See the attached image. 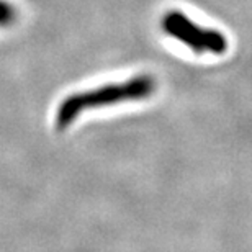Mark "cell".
I'll return each instance as SVG.
<instances>
[{
  "instance_id": "7a4b0ae2",
  "label": "cell",
  "mask_w": 252,
  "mask_h": 252,
  "mask_svg": "<svg viewBox=\"0 0 252 252\" xmlns=\"http://www.w3.org/2000/svg\"><path fill=\"white\" fill-rule=\"evenodd\" d=\"M160 27L165 34L184 43L196 54L211 53L221 56L228 49V39L223 33L198 27L180 10H169L160 20Z\"/></svg>"
},
{
  "instance_id": "6da1fadb",
  "label": "cell",
  "mask_w": 252,
  "mask_h": 252,
  "mask_svg": "<svg viewBox=\"0 0 252 252\" xmlns=\"http://www.w3.org/2000/svg\"><path fill=\"white\" fill-rule=\"evenodd\" d=\"M156 90V80L151 75H136L125 82L107 84L97 89L75 92L65 97L56 112V126L64 129L74 123L82 112L94 108H103L123 102H134L151 97Z\"/></svg>"
},
{
  "instance_id": "3957f363",
  "label": "cell",
  "mask_w": 252,
  "mask_h": 252,
  "mask_svg": "<svg viewBox=\"0 0 252 252\" xmlns=\"http://www.w3.org/2000/svg\"><path fill=\"white\" fill-rule=\"evenodd\" d=\"M17 20V10L7 0H0V28L12 27Z\"/></svg>"
}]
</instances>
